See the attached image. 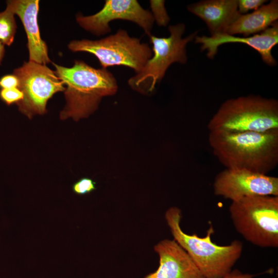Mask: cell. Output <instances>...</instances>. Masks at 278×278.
<instances>
[{"instance_id": "cell-10", "label": "cell", "mask_w": 278, "mask_h": 278, "mask_svg": "<svg viewBox=\"0 0 278 278\" xmlns=\"http://www.w3.org/2000/svg\"><path fill=\"white\" fill-rule=\"evenodd\" d=\"M213 190L215 195L232 202L252 196H278V178L246 169L225 168L215 177Z\"/></svg>"}, {"instance_id": "cell-23", "label": "cell", "mask_w": 278, "mask_h": 278, "mask_svg": "<svg viewBox=\"0 0 278 278\" xmlns=\"http://www.w3.org/2000/svg\"><path fill=\"white\" fill-rule=\"evenodd\" d=\"M5 51V45L0 42V65L4 56Z\"/></svg>"}, {"instance_id": "cell-14", "label": "cell", "mask_w": 278, "mask_h": 278, "mask_svg": "<svg viewBox=\"0 0 278 278\" xmlns=\"http://www.w3.org/2000/svg\"><path fill=\"white\" fill-rule=\"evenodd\" d=\"M188 10L202 20L211 36L223 33L240 15L237 0H206L190 5Z\"/></svg>"}, {"instance_id": "cell-4", "label": "cell", "mask_w": 278, "mask_h": 278, "mask_svg": "<svg viewBox=\"0 0 278 278\" xmlns=\"http://www.w3.org/2000/svg\"><path fill=\"white\" fill-rule=\"evenodd\" d=\"M210 131L264 132L278 130V102L249 95L224 101L207 124Z\"/></svg>"}, {"instance_id": "cell-3", "label": "cell", "mask_w": 278, "mask_h": 278, "mask_svg": "<svg viewBox=\"0 0 278 278\" xmlns=\"http://www.w3.org/2000/svg\"><path fill=\"white\" fill-rule=\"evenodd\" d=\"M165 218L173 239L186 252L204 278H221L232 271L242 253L241 241L235 240L227 246L217 245L211 239L214 232L212 226L203 237L185 233L180 226L181 211L177 207L168 209Z\"/></svg>"}, {"instance_id": "cell-2", "label": "cell", "mask_w": 278, "mask_h": 278, "mask_svg": "<svg viewBox=\"0 0 278 278\" xmlns=\"http://www.w3.org/2000/svg\"><path fill=\"white\" fill-rule=\"evenodd\" d=\"M54 71L65 85L66 105L60 118L77 121L86 118L98 108L101 99L115 94L117 81L107 69L95 68L81 60H75L71 67L53 63Z\"/></svg>"}, {"instance_id": "cell-18", "label": "cell", "mask_w": 278, "mask_h": 278, "mask_svg": "<svg viewBox=\"0 0 278 278\" xmlns=\"http://www.w3.org/2000/svg\"><path fill=\"white\" fill-rule=\"evenodd\" d=\"M96 189V182L92 179L86 177L80 179L72 186L73 192L78 195L90 194Z\"/></svg>"}, {"instance_id": "cell-13", "label": "cell", "mask_w": 278, "mask_h": 278, "mask_svg": "<svg viewBox=\"0 0 278 278\" xmlns=\"http://www.w3.org/2000/svg\"><path fill=\"white\" fill-rule=\"evenodd\" d=\"M14 14L20 19L27 38L29 61L46 65L51 62L46 43L42 39L37 21L39 0H10L7 1Z\"/></svg>"}, {"instance_id": "cell-11", "label": "cell", "mask_w": 278, "mask_h": 278, "mask_svg": "<svg viewBox=\"0 0 278 278\" xmlns=\"http://www.w3.org/2000/svg\"><path fill=\"white\" fill-rule=\"evenodd\" d=\"M195 39L196 43L201 44V51L207 50V56L210 59L214 58L220 45L230 43H242L256 50L260 54L263 60L268 65L276 64L271 51L273 47L278 43L277 21L260 33L252 36L241 37L223 33L211 37L196 36Z\"/></svg>"}, {"instance_id": "cell-6", "label": "cell", "mask_w": 278, "mask_h": 278, "mask_svg": "<svg viewBox=\"0 0 278 278\" xmlns=\"http://www.w3.org/2000/svg\"><path fill=\"white\" fill-rule=\"evenodd\" d=\"M185 29V25L179 23L169 26L168 37L149 36L152 45V55L142 70L128 80V84L132 89L144 94L151 93L171 64L186 63V45L196 37L198 31L183 38Z\"/></svg>"}, {"instance_id": "cell-15", "label": "cell", "mask_w": 278, "mask_h": 278, "mask_svg": "<svg viewBox=\"0 0 278 278\" xmlns=\"http://www.w3.org/2000/svg\"><path fill=\"white\" fill-rule=\"evenodd\" d=\"M277 19L278 1L273 0L251 13L240 14L224 33L242 34L244 37L257 34L270 27Z\"/></svg>"}, {"instance_id": "cell-7", "label": "cell", "mask_w": 278, "mask_h": 278, "mask_svg": "<svg viewBox=\"0 0 278 278\" xmlns=\"http://www.w3.org/2000/svg\"><path fill=\"white\" fill-rule=\"evenodd\" d=\"M73 52L94 55L102 68L123 65L133 69L136 74L143 68L152 55V49L140 39L131 37L127 31L119 29L116 33L97 40H73L68 44Z\"/></svg>"}, {"instance_id": "cell-8", "label": "cell", "mask_w": 278, "mask_h": 278, "mask_svg": "<svg viewBox=\"0 0 278 278\" xmlns=\"http://www.w3.org/2000/svg\"><path fill=\"white\" fill-rule=\"evenodd\" d=\"M13 74L18 78V88L24 94L23 99L16 103L18 110L30 119L46 113L48 100L65 89L55 72L46 65L28 61L15 68Z\"/></svg>"}, {"instance_id": "cell-17", "label": "cell", "mask_w": 278, "mask_h": 278, "mask_svg": "<svg viewBox=\"0 0 278 278\" xmlns=\"http://www.w3.org/2000/svg\"><path fill=\"white\" fill-rule=\"evenodd\" d=\"M164 4V1H150L151 13L154 21L160 26H167L170 20Z\"/></svg>"}, {"instance_id": "cell-1", "label": "cell", "mask_w": 278, "mask_h": 278, "mask_svg": "<svg viewBox=\"0 0 278 278\" xmlns=\"http://www.w3.org/2000/svg\"><path fill=\"white\" fill-rule=\"evenodd\" d=\"M214 155L225 168L267 175L278 164V130L267 132L210 131Z\"/></svg>"}, {"instance_id": "cell-21", "label": "cell", "mask_w": 278, "mask_h": 278, "mask_svg": "<svg viewBox=\"0 0 278 278\" xmlns=\"http://www.w3.org/2000/svg\"><path fill=\"white\" fill-rule=\"evenodd\" d=\"M19 80L13 74L5 75L0 78V88L1 89L19 88Z\"/></svg>"}, {"instance_id": "cell-9", "label": "cell", "mask_w": 278, "mask_h": 278, "mask_svg": "<svg viewBox=\"0 0 278 278\" xmlns=\"http://www.w3.org/2000/svg\"><path fill=\"white\" fill-rule=\"evenodd\" d=\"M76 20L84 30L98 36L110 32L109 23L116 20L136 23L150 36L154 22L151 12L136 0H107L97 13L89 16L77 14Z\"/></svg>"}, {"instance_id": "cell-5", "label": "cell", "mask_w": 278, "mask_h": 278, "mask_svg": "<svg viewBox=\"0 0 278 278\" xmlns=\"http://www.w3.org/2000/svg\"><path fill=\"white\" fill-rule=\"evenodd\" d=\"M229 212L236 230L263 248L278 247V196L257 195L232 202Z\"/></svg>"}, {"instance_id": "cell-22", "label": "cell", "mask_w": 278, "mask_h": 278, "mask_svg": "<svg viewBox=\"0 0 278 278\" xmlns=\"http://www.w3.org/2000/svg\"><path fill=\"white\" fill-rule=\"evenodd\" d=\"M254 275L242 273L237 269L232 270L229 273L221 278H253Z\"/></svg>"}, {"instance_id": "cell-12", "label": "cell", "mask_w": 278, "mask_h": 278, "mask_svg": "<svg viewBox=\"0 0 278 278\" xmlns=\"http://www.w3.org/2000/svg\"><path fill=\"white\" fill-rule=\"evenodd\" d=\"M154 249L159 257V266L144 278H204L186 252L174 239L162 240Z\"/></svg>"}, {"instance_id": "cell-16", "label": "cell", "mask_w": 278, "mask_h": 278, "mask_svg": "<svg viewBox=\"0 0 278 278\" xmlns=\"http://www.w3.org/2000/svg\"><path fill=\"white\" fill-rule=\"evenodd\" d=\"M14 15L8 5L4 11L0 12V42L4 45L10 46L14 41L16 29Z\"/></svg>"}, {"instance_id": "cell-20", "label": "cell", "mask_w": 278, "mask_h": 278, "mask_svg": "<svg viewBox=\"0 0 278 278\" xmlns=\"http://www.w3.org/2000/svg\"><path fill=\"white\" fill-rule=\"evenodd\" d=\"M267 2L265 0H238V10L240 14H244L249 10H256Z\"/></svg>"}, {"instance_id": "cell-19", "label": "cell", "mask_w": 278, "mask_h": 278, "mask_svg": "<svg viewBox=\"0 0 278 278\" xmlns=\"http://www.w3.org/2000/svg\"><path fill=\"white\" fill-rule=\"evenodd\" d=\"M24 97L22 91L18 88L12 89H2L0 90V98L7 106L16 104L21 101Z\"/></svg>"}]
</instances>
